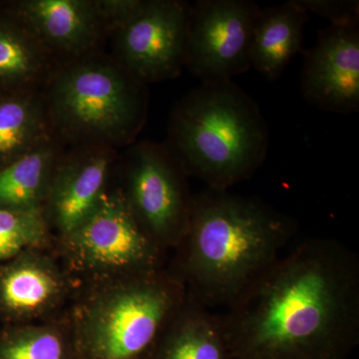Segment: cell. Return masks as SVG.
I'll list each match as a JSON object with an SVG mask.
<instances>
[{"mask_svg":"<svg viewBox=\"0 0 359 359\" xmlns=\"http://www.w3.org/2000/svg\"><path fill=\"white\" fill-rule=\"evenodd\" d=\"M309 14H318L332 25H359L358 0H297Z\"/></svg>","mask_w":359,"mask_h":359,"instance_id":"44dd1931","label":"cell"},{"mask_svg":"<svg viewBox=\"0 0 359 359\" xmlns=\"http://www.w3.org/2000/svg\"><path fill=\"white\" fill-rule=\"evenodd\" d=\"M47 51L13 15L0 18V90L23 91L43 76Z\"/></svg>","mask_w":359,"mask_h":359,"instance_id":"ac0fdd59","label":"cell"},{"mask_svg":"<svg viewBox=\"0 0 359 359\" xmlns=\"http://www.w3.org/2000/svg\"><path fill=\"white\" fill-rule=\"evenodd\" d=\"M0 359H77L69 318L6 325Z\"/></svg>","mask_w":359,"mask_h":359,"instance_id":"d6986e66","label":"cell"},{"mask_svg":"<svg viewBox=\"0 0 359 359\" xmlns=\"http://www.w3.org/2000/svg\"><path fill=\"white\" fill-rule=\"evenodd\" d=\"M141 0H95L105 29L114 30L132 15Z\"/></svg>","mask_w":359,"mask_h":359,"instance_id":"7402d4cb","label":"cell"},{"mask_svg":"<svg viewBox=\"0 0 359 359\" xmlns=\"http://www.w3.org/2000/svg\"><path fill=\"white\" fill-rule=\"evenodd\" d=\"M11 15L48 54L83 55L106 30L95 0H23L14 6Z\"/></svg>","mask_w":359,"mask_h":359,"instance_id":"4fadbf2b","label":"cell"},{"mask_svg":"<svg viewBox=\"0 0 359 359\" xmlns=\"http://www.w3.org/2000/svg\"><path fill=\"white\" fill-rule=\"evenodd\" d=\"M304 100L318 109L348 115L359 110V25H330L304 53Z\"/></svg>","mask_w":359,"mask_h":359,"instance_id":"30bf717a","label":"cell"},{"mask_svg":"<svg viewBox=\"0 0 359 359\" xmlns=\"http://www.w3.org/2000/svg\"><path fill=\"white\" fill-rule=\"evenodd\" d=\"M58 238L67 271L89 283L164 269L166 252L142 230L120 189L106 193L88 218Z\"/></svg>","mask_w":359,"mask_h":359,"instance_id":"8992f818","label":"cell"},{"mask_svg":"<svg viewBox=\"0 0 359 359\" xmlns=\"http://www.w3.org/2000/svg\"><path fill=\"white\" fill-rule=\"evenodd\" d=\"M192 6L179 0H141L116 28V63L143 84L180 76L186 67Z\"/></svg>","mask_w":359,"mask_h":359,"instance_id":"ba28073f","label":"cell"},{"mask_svg":"<svg viewBox=\"0 0 359 359\" xmlns=\"http://www.w3.org/2000/svg\"><path fill=\"white\" fill-rule=\"evenodd\" d=\"M113 164L108 147L87 149L58 159L45 198L43 211L49 228L58 238L74 230L96 209L107 191Z\"/></svg>","mask_w":359,"mask_h":359,"instance_id":"8fae6325","label":"cell"},{"mask_svg":"<svg viewBox=\"0 0 359 359\" xmlns=\"http://www.w3.org/2000/svg\"><path fill=\"white\" fill-rule=\"evenodd\" d=\"M166 147L188 176L229 190L264 164L269 125L255 99L233 80L201 82L175 105Z\"/></svg>","mask_w":359,"mask_h":359,"instance_id":"3957f363","label":"cell"},{"mask_svg":"<svg viewBox=\"0 0 359 359\" xmlns=\"http://www.w3.org/2000/svg\"><path fill=\"white\" fill-rule=\"evenodd\" d=\"M146 85L117 63L77 61L56 73L47 100L50 122L86 146L129 143L147 114Z\"/></svg>","mask_w":359,"mask_h":359,"instance_id":"5b68a950","label":"cell"},{"mask_svg":"<svg viewBox=\"0 0 359 359\" xmlns=\"http://www.w3.org/2000/svg\"><path fill=\"white\" fill-rule=\"evenodd\" d=\"M49 126L46 103L39 96L26 90L0 96V169L50 140Z\"/></svg>","mask_w":359,"mask_h":359,"instance_id":"2e32d148","label":"cell"},{"mask_svg":"<svg viewBox=\"0 0 359 359\" xmlns=\"http://www.w3.org/2000/svg\"><path fill=\"white\" fill-rule=\"evenodd\" d=\"M57 161L49 140L0 169V208L42 211Z\"/></svg>","mask_w":359,"mask_h":359,"instance_id":"e0dca14e","label":"cell"},{"mask_svg":"<svg viewBox=\"0 0 359 359\" xmlns=\"http://www.w3.org/2000/svg\"><path fill=\"white\" fill-rule=\"evenodd\" d=\"M233 359H346L359 344V259L304 241L219 314Z\"/></svg>","mask_w":359,"mask_h":359,"instance_id":"6da1fadb","label":"cell"},{"mask_svg":"<svg viewBox=\"0 0 359 359\" xmlns=\"http://www.w3.org/2000/svg\"><path fill=\"white\" fill-rule=\"evenodd\" d=\"M187 295L171 269L90 283L68 318L77 359H152Z\"/></svg>","mask_w":359,"mask_h":359,"instance_id":"277c9868","label":"cell"},{"mask_svg":"<svg viewBox=\"0 0 359 359\" xmlns=\"http://www.w3.org/2000/svg\"><path fill=\"white\" fill-rule=\"evenodd\" d=\"M120 188L137 223L161 249H176L185 236L194 195L188 175L166 146L138 144L130 149Z\"/></svg>","mask_w":359,"mask_h":359,"instance_id":"52a82bcc","label":"cell"},{"mask_svg":"<svg viewBox=\"0 0 359 359\" xmlns=\"http://www.w3.org/2000/svg\"><path fill=\"white\" fill-rule=\"evenodd\" d=\"M261 7L250 0H199L192 6L186 67L201 82L230 81L252 68Z\"/></svg>","mask_w":359,"mask_h":359,"instance_id":"9c48e42d","label":"cell"},{"mask_svg":"<svg viewBox=\"0 0 359 359\" xmlns=\"http://www.w3.org/2000/svg\"><path fill=\"white\" fill-rule=\"evenodd\" d=\"M69 276L44 250L0 264V321L22 325L50 316L69 294Z\"/></svg>","mask_w":359,"mask_h":359,"instance_id":"7c38bea8","label":"cell"},{"mask_svg":"<svg viewBox=\"0 0 359 359\" xmlns=\"http://www.w3.org/2000/svg\"><path fill=\"white\" fill-rule=\"evenodd\" d=\"M294 231V219L263 201L205 188L194 195L171 269L205 306L228 308L282 257Z\"/></svg>","mask_w":359,"mask_h":359,"instance_id":"7a4b0ae2","label":"cell"},{"mask_svg":"<svg viewBox=\"0 0 359 359\" xmlns=\"http://www.w3.org/2000/svg\"><path fill=\"white\" fill-rule=\"evenodd\" d=\"M152 359H233L219 314L187 295L162 334Z\"/></svg>","mask_w":359,"mask_h":359,"instance_id":"9a60e30c","label":"cell"},{"mask_svg":"<svg viewBox=\"0 0 359 359\" xmlns=\"http://www.w3.org/2000/svg\"><path fill=\"white\" fill-rule=\"evenodd\" d=\"M309 13L297 0L261 8L255 25L250 66L269 81L278 79L302 50Z\"/></svg>","mask_w":359,"mask_h":359,"instance_id":"5bb4252c","label":"cell"},{"mask_svg":"<svg viewBox=\"0 0 359 359\" xmlns=\"http://www.w3.org/2000/svg\"><path fill=\"white\" fill-rule=\"evenodd\" d=\"M50 228L43 211H13L0 208V264L21 252L44 250L50 241Z\"/></svg>","mask_w":359,"mask_h":359,"instance_id":"ffe728a7","label":"cell"}]
</instances>
